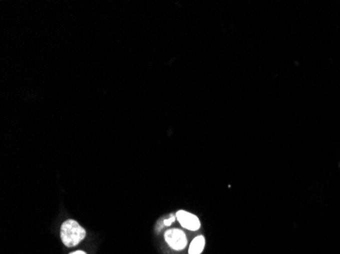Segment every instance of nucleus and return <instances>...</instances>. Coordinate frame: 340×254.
Segmentation results:
<instances>
[{
  "label": "nucleus",
  "mask_w": 340,
  "mask_h": 254,
  "mask_svg": "<svg viewBox=\"0 0 340 254\" xmlns=\"http://www.w3.org/2000/svg\"><path fill=\"white\" fill-rule=\"evenodd\" d=\"M205 247V238L203 236L196 237L190 246L189 254H201Z\"/></svg>",
  "instance_id": "20e7f679"
},
{
  "label": "nucleus",
  "mask_w": 340,
  "mask_h": 254,
  "mask_svg": "<svg viewBox=\"0 0 340 254\" xmlns=\"http://www.w3.org/2000/svg\"><path fill=\"white\" fill-rule=\"evenodd\" d=\"M176 218L180 223V225L183 228L188 229L190 231H197L201 227V223H200V220L198 218V216L189 212L178 210L177 214H176Z\"/></svg>",
  "instance_id": "7ed1b4c3"
},
{
  "label": "nucleus",
  "mask_w": 340,
  "mask_h": 254,
  "mask_svg": "<svg viewBox=\"0 0 340 254\" xmlns=\"http://www.w3.org/2000/svg\"><path fill=\"white\" fill-rule=\"evenodd\" d=\"M174 216H171L170 218H168V220H164V226H170L172 223H173V222H174Z\"/></svg>",
  "instance_id": "39448f33"
},
{
  "label": "nucleus",
  "mask_w": 340,
  "mask_h": 254,
  "mask_svg": "<svg viewBox=\"0 0 340 254\" xmlns=\"http://www.w3.org/2000/svg\"><path fill=\"white\" fill-rule=\"evenodd\" d=\"M165 240L167 244L174 250H182L188 243L187 236L178 229L168 230L165 233Z\"/></svg>",
  "instance_id": "f03ea898"
},
{
  "label": "nucleus",
  "mask_w": 340,
  "mask_h": 254,
  "mask_svg": "<svg viewBox=\"0 0 340 254\" xmlns=\"http://www.w3.org/2000/svg\"><path fill=\"white\" fill-rule=\"evenodd\" d=\"M71 254H87V253L84 252V251L79 250V251H75V252H73V253H71Z\"/></svg>",
  "instance_id": "423d86ee"
},
{
  "label": "nucleus",
  "mask_w": 340,
  "mask_h": 254,
  "mask_svg": "<svg viewBox=\"0 0 340 254\" xmlns=\"http://www.w3.org/2000/svg\"><path fill=\"white\" fill-rule=\"evenodd\" d=\"M61 241L67 247L78 245L86 237L85 229L74 220H68L61 225L60 229Z\"/></svg>",
  "instance_id": "f257e3e1"
}]
</instances>
